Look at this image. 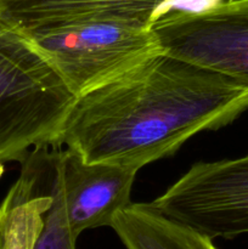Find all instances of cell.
<instances>
[{"mask_svg":"<svg viewBox=\"0 0 248 249\" xmlns=\"http://www.w3.org/2000/svg\"><path fill=\"white\" fill-rule=\"evenodd\" d=\"M168 0H0V21L21 32L94 19H124L150 26Z\"/></svg>","mask_w":248,"mask_h":249,"instance_id":"cell-6","label":"cell"},{"mask_svg":"<svg viewBox=\"0 0 248 249\" xmlns=\"http://www.w3.org/2000/svg\"><path fill=\"white\" fill-rule=\"evenodd\" d=\"M111 229L126 249H218L213 240L159 213L150 203H133L114 215Z\"/></svg>","mask_w":248,"mask_h":249,"instance_id":"cell-8","label":"cell"},{"mask_svg":"<svg viewBox=\"0 0 248 249\" xmlns=\"http://www.w3.org/2000/svg\"><path fill=\"white\" fill-rule=\"evenodd\" d=\"M22 174L0 206V249H33L53 203L51 164L44 173V156L33 152L24 160Z\"/></svg>","mask_w":248,"mask_h":249,"instance_id":"cell-7","label":"cell"},{"mask_svg":"<svg viewBox=\"0 0 248 249\" xmlns=\"http://www.w3.org/2000/svg\"><path fill=\"white\" fill-rule=\"evenodd\" d=\"M247 109L248 87L162 51L75 97L53 146L140 170Z\"/></svg>","mask_w":248,"mask_h":249,"instance_id":"cell-1","label":"cell"},{"mask_svg":"<svg viewBox=\"0 0 248 249\" xmlns=\"http://www.w3.org/2000/svg\"><path fill=\"white\" fill-rule=\"evenodd\" d=\"M164 53L248 87V0L170 12L151 24Z\"/></svg>","mask_w":248,"mask_h":249,"instance_id":"cell-4","label":"cell"},{"mask_svg":"<svg viewBox=\"0 0 248 249\" xmlns=\"http://www.w3.org/2000/svg\"><path fill=\"white\" fill-rule=\"evenodd\" d=\"M150 206L212 240L248 233V153L196 163Z\"/></svg>","mask_w":248,"mask_h":249,"instance_id":"cell-3","label":"cell"},{"mask_svg":"<svg viewBox=\"0 0 248 249\" xmlns=\"http://www.w3.org/2000/svg\"><path fill=\"white\" fill-rule=\"evenodd\" d=\"M51 147L74 235L79 237L83 231L111 226L114 215L131 203V187L139 170L113 163L87 162L68 148Z\"/></svg>","mask_w":248,"mask_h":249,"instance_id":"cell-5","label":"cell"},{"mask_svg":"<svg viewBox=\"0 0 248 249\" xmlns=\"http://www.w3.org/2000/svg\"><path fill=\"white\" fill-rule=\"evenodd\" d=\"M228 0H168L165 5V12H197L211 9ZM163 14V15H164ZM160 18V17H159Z\"/></svg>","mask_w":248,"mask_h":249,"instance_id":"cell-10","label":"cell"},{"mask_svg":"<svg viewBox=\"0 0 248 249\" xmlns=\"http://www.w3.org/2000/svg\"><path fill=\"white\" fill-rule=\"evenodd\" d=\"M50 192L53 203L44 215L43 228L34 243L33 249H75L77 236L71 229L63 204L61 181L53 162L51 150Z\"/></svg>","mask_w":248,"mask_h":249,"instance_id":"cell-9","label":"cell"},{"mask_svg":"<svg viewBox=\"0 0 248 249\" xmlns=\"http://www.w3.org/2000/svg\"><path fill=\"white\" fill-rule=\"evenodd\" d=\"M75 97L162 53L150 26L94 19L22 32Z\"/></svg>","mask_w":248,"mask_h":249,"instance_id":"cell-2","label":"cell"}]
</instances>
